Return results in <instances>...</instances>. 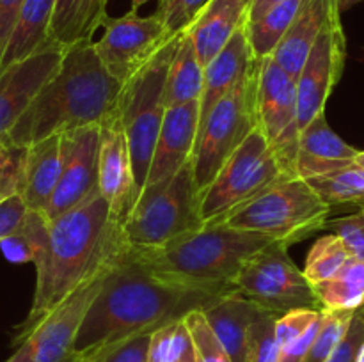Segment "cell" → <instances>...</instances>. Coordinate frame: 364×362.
<instances>
[{
	"label": "cell",
	"mask_w": 364,
	"mask_h": 362,
	"mask_svg": "<svg viewBox=\"0 0 364 362\" xmlns=\"http://www.w3.org/2000/svg\"><path fill=\"white\" fill-rule=\"evenodd\" d=\"M148 2H149V0H132V9L130 11L137 13L139 7H142V6H144V4H148Z\"/></svg>",
	"instance_id": "47"
},
{
	"label": "cell",
	"mask_w": 364,
	"mask_h": 362,
	"mask_svg": "<svg viewBox=\"0 0 364 362\" xmlns=\"http://www.w3.org/2000/svg\"><path fill=\"white\" fill-rule=\"evenodd\" d=\"M173 35L156 13L139 16L130 11L121 18H107L102 38L95 41V50L105 70L124 85Z\"/></svg>",
	"instance_id": "13"
},
{
	"label": "cell",
	"mask_w": 364,
	"mask_h": 362,
	"mask_svg": "<svg viewBox=\"0 0 364 362\" xmlns=\"http://www.w3.org/2000/svg\"><path fill=\"white\" fill-rule=\"evenodd\" d=\"M327 229L343 240L350 256L364 261V208L352 215L327 220Z\"/></svg>",
	"instance_id": "39"
},
{
	"label": "cell",
	"mask_w": 364,
	"mask_h": 362,
	"mask_svg": "<svg viewBox=\"0 0 364 362\" xmlns=\"http://www.w3.org/2000/svg\"><path fill=\"white\" fill-rule=\"evenodd\" d=\"M235 286H210L171 275L139 259L127 243L114 259L103 286L78 330L80 357L114 341L153 332L192 311H203Z\"/></svg>",
	"instance_id": "1"
},
{
	"label": "cell",
	"mask_w": 364,
	"mask_h": 362,
	"mask_svg": "<svg viewBox=\"0 0 364 362\" xmlns=\"http://www.w3.org/2000/svg\"><path fill=\"white\" fill-rule=\"evenodd\" d=\"M347 41L340 18L329 23L309 52L297 75V124L299 133L318 114L326 112V103L343 73Z\"/></svg>",
	"instance_id": "15"
},
{
	"label": "cell",
	"mask_w": 364,
	"mask_h": 362,
	"mask_svg": "<svg viewBox=\"0 0 364 362\" xmlns=\"http://www.w3.org/2000/svg\"><path fill=\"white\" fill-rule=\"evenodd\" d=\"M148 362H198L185 318L167 323L151 334Z\"/></svg>",
	"instance_id": "32"
},
{
	"label": "cell",
	"mask_w": 364,
	"mask_h": 362,
	"mask_svg": "<svg viewBox=\"0 0 364 362\" xmlns=\"http://www.w3.org/2000/svg\"><path fill=\"white\" fill-rule=\"evenodd\" d=\"M25 148H11V146H0V183L13 176L21 169Z\"/></svg>",
	"instance_id": "44"
},
{
	"label": "cell",
	"mask_w": 364,
	"mask_h": 362,
	"mask_svg": "<svg viewBox=\"0 0 364 362\" xmlns=\"http://www.w3.org/2000/svg\"><path fill=\"white\" fill-rule=\"evenodd\" d=\"M359 149L348 146L327 124L326 112L318 114L299 133L295 176L302 180L323 176L352 165Z\"/></svg>",
	"instance_id": "19"
},
{
	"label": "cell",
	"mask_w": 364,
	"mask_h": 362,
	"mask_svg": "<svg viewBox=\"0 0 364 362\" xmlns=\"http://www.w3.org/2000/svg\"><path fill=\"white\" fill-rule=\"evenodd\" d=\"M109 0H55L50 34L57 45L68 46L92 41V35L103 27Z\"/></svg>",
	"instance_id": "26"
},
{
	"label": "cell",
	"mask_w": 364,
	"mask_h": 362,
	"mask_svg": "<svg viewBox=\"0 0 364 362\" xmlns=\"http://www.w3.org/2000/svg\"><path fill=\"white\" fill-rule=\"evenodd\" d=\"M63 170V133L50 135L25 148L20 195L32 212H45Z\"/></svg>",
	"instance_id": "22"
},
{
	"label": "cell",
	"mask_w": 364,
	"mask_h": 362,
	"mask_svg": "<svg viewBox=\"0 0 364 362\" xmlns=\"http://www.w3.org/2000/svg\"><path fill=\"white\" fill-rule=\"evenodd\" d=\"M259 59L252 64L237 87L224 96L198 131L192 156L199 195L212 185L231 155L258 130L256 124V89Z\"/></svg>",
	"instance_id": "9"
},
{
	"label": "cell",
	"mask_w": 364,
	"mask_h": 362,
	"mask_svg": "<svg viewBox=\"0 0 364 362\" xmlns=\"http://www.w3.org/2000/svg\"><path fill=\"white\" fill-rule=\"evenodd\" d=\"M20 177H21V169L0 183V201H4L6 197L13 195L14 192H18V188H20Z\"/></svg>",
	"instance_id": "46"
},
{
	"label": "cell",
	"mask_w": 364,
	"mask_h": 362,
	"mask_svg": "<svg viewBox=\"0 0 364 362\" xmlns=\"http://www.w3.org/2000/svg\"><path fill=\"white\" fill-rule=\"evenodd\" d=\"M258 57L249 45L245 25L235 32L226 46L206 64L205 67V89L199 99V128L205 124L217 103L230 94L238 82L247 75Z\"/></svg>",
	"instance_id": "21"
},
{
	"label": "cell",
	"mask_w": 364,
	"mask_h": 362,
	"mask_svg": "<svg viewBox=\"0 0 364 362\" xmlns=\"http://www.w3.org/2000/svg\"><path fill=\"white\" fill-rule=\"evenodd\" d=\"M235 286L242 295L277 314L297 309L326 311L313 284L288 256L287 245L277 241L249 259Z\"/></svg>",
	"instance_id": "10"
},
{
	"label": "cell",
	"mask_w": 364,
	"mask_h": 362,
	"mask_svg": "<svg viewBox=\"0 0 364 362\" xmlns=\"http://www.w3.org/2000/svg\"><path fill=\"white\" fill-rule=\"evenodd\" d=\"M364 344V305L354 312L343 339L333 351L327 362H358L359 351Z\"/></svg>",
	"instance_id": "41"
},
{
	"label": "cell",
	"mask_w": 364,
	"mask_h": 362,
	"mask_svg": "<svg viewBox=\"0 0 364 362\" xmlns=\"http://www.w3.org/2000/svg\"><path fill=\"white\" fill-rule=\"evenodd\" d=\"M262 311V305L240 291L223 295L203 309L210 327L230 353L231 362H247L251 327Z\"/></svg>",
	"instance_id": "24"
},
{
	"label": "cell",
	"mask_w": 364,
	"mask_h": 362,
	"mask_svg": "<svg viewBox=\"0 0 364 362\" xmlns=\"http://www.w3.org/2000/svg\"><path fill=\"white\" fill-rule=\"evenodd\" d=\"M306 181L329 206L355 204L364 208V170L354 163Z\"/></svg>",
	"instance_id": "31"
},
{
	"label": "cell",
	"mask_w": 364,
	"mask_h": 362,
	"mask_svg": "<svg viewBox=\"0 0 364 362\" xmlns=\"http://www.w3.org/2000/svg\"><path fill=\"white\" fill-rule=\"evenodd\" d=\"M153 332H139L96 348L91 353L84 355L82 362H148L149 341Z\"/></svg>",
	"instance_id": "35"
},
{
	"label": "cell",
	"mask_w": 364,
	"mask_h": 362,
	"mask_svg": "<svg viewBox=\"0 0 364 362\" xmlns=\"http://www.w3.org/2000/svg\"><path fill=\"white\" fill-rule=\"evenodd\" d=\"M256 124L267 141L274 146L288 172L295 176L299 142L297 80L272 57L259 59Z\"/></svg>",
	"instance_id": "12"
},
{
	"label": "cell",
	"mask_w": 364,
	"mask_h": 362,
	"mask_svg": "<svg viewBox=\"0 0 364 362\" xmlns=\"http://www.w3.org/2000/svg\"><path fill=\"white\" fill-rule=\"evenodd\" d=\"M281 314L263 309L251 327L247 362H279V344L276 339V322Z\"/></svg>",
	"instance_id": "36"
},
{
	"label": "cell",
	"mask_w": 364,
	"mask_h": 362,
	"mask_svg": "<svg viewBox=\"0 0 364 362\" xmlns=\"http://www.w3.org/2000/svg\"><path fill=\"white\" fill-rule=\"evenodd\" d=\"M123 84L100 60L95 41L68 46L57 73L6 138L11 148H28L50 135L102 124L117 110Z\"/></svg>",
	"instance_id": "3"
},
{
	"label": "cell",
	"mask_w": 364,
	"mask_h": 362,
	"mask_svg": "<svg viewBox=\"0 0 364 362\" xmlns=\"http://www.w3.org/2000/svg\"><path fill=\"white\" fill-rule=\"evenodd\" d=\"M354 165L361 167V169L364 170V151H359L358 156L354 158Z\"/></svg>",
	"instance_id": "48"
},
{
	"label": "cell",
	"mask_w": 364,
	"mask_h": 362,
	"mask_svg": "<svg viewBox=\"0 0 364 362\" xmlns=\"http://www.w3.org/2000/svg\"><path fill=\"white\" fill-rule=\"evenodd\" d=\"M313 287L326 311H358L364 305V261L350 256L340 272Z\"/></svg>",
	"instance_id": "28"
},
{
	"label": "cell",
	"mask_w": 364,
	"mask_h": 362,
	"mask_svg": "<svg viewBox=\"0 0 364 362\" xmlns=\"http://www.w3.org/2000/svg\"><path fill=\"white\" fill-rule=\"evenodd\" d=\"M23 4L25 0H0V60L6 52L7 41L13 34V28L16 25Z\"/></svg>",
	"instance_id": "43"
},
{
	"label": "cell",
	"mask_w": 364,
	"mask_h": 362,
	"mask_svg": "<svg viewBox=\"0 0 364 362\" xmlns=\"http://www.w3.org/2000/svg\"><path fill=\"white\" fill-rule=\"evenodd\" d=\"M304 0H283L256 21H245L249 45L258 59L270 57L290 28Z\"/></svg>",
	"instance_id": "30"
},
{
	"label": "cell",
	"mask_w": 364,
	"mask_h": 362,
	"mask_svg": "<svg viewBox=\"0 0 364 362\" xmlns=\"http://www.w3.org/2000/svg\"><path fill=\"white\" fill-rule=\"evenodd\" d=\"M205 226L192 160L173 177L146 187L121 224L127 245L155 248Z\"/></svg>",
	"instance_id": "5"
},
{
	"label": "cell",
	"mask_w": 364,
	"mask_h": 362,
	"mask_svg": "<svg viewBox=\"0 0 364 362\" xmlns=\"http://www.w3.org/2000/svg\"><path fill=\"white\" fill-rule=\"evenodd\" d=\"M336 18H340V0H304L290 28L270 57L297 80L311 48Z\"/></svg>",
	"instance_id": "20"
},
{
	"label": "cell",
	"mask_w": 364,
	"mask_h": 362,
	"mask_svg": "<svg viewBox=\"0 0 364 362\" xmlns=\"http://www.w3.org/2000/svg\"><path fill=\"white\" fill-rule=\"evenodd\" d=\"M28 213V206L25 204L20 192H14L13 195L0 201V241L6 240L9 234H13Z\"/></svg>",
	"instance_id": "42"
},
{
	"label": "cell",
	"mask_w": 364,
	"mask_h": 362,
	"mask_svg": "<svg viewBox=\"0 0 364 362\" xmlns=\"http://www.w3.org/2000/svg\"><path fill=\"white\" fill-rule=\"evenodd\" d=\"M206 2L208 0H160L156 14L171 34H178L192 23Z\"/></svg>",
	"instance_id": "38"
},
{
	"label": "cell",
	"mask_w": 364,
	"mask_h": 362,
	"mask_svg": "<svg viewBox=\"0 0 364 362\" xmlns=\"http://www.w3.org/2000/svg\"><path fill=\"white\" fill-rule=\"evenodd\" d=\"M181 32L174 34L166 46L123 85L117 112L127 133L134 163L137 199L144 190L160 128L166 116V80L171 60L176 52Z\"/></svg>",
	"instance_id": "7"
},
{
	"label": "cell",
	"mask_w": 364,
	"mask_h": 362,
	"mask_svg": "<svg viewBox=\"0 0 364 362\" xmlns=\"http://www.w3.org/2000/svg\"><path fill=\"white\" fill-rule=\"evenodd\" d=\"M53 7L55 0H25L0 60V71L57 45L50 34Z\"/></svg>",
	"instance_id": "25"
},
{
	"label": "cell",
	"mask_w": 364,
	"mask_h": 362,
	"mask_svg": "<svg viewBox=\"0 0 364 362\" xmlns=\"http://www.w3.org/2000/svg\"><path fill=\"white\" fill-rule=\"evenodd\" d=\"M66 48L53 45L0 71V146L46 82L57 73Z\"/></svg>",
	"instance_id": "16"
},
{
	"label": "cell",
	"mask_w": 364,
	"mask_h": 362,
	"mask_svg": "<svg viewBox=\"0 0 364 362\" xmlns=\"http://www.w3.org/2000/svg\"><path fill=\"white\" fill-rule=\"evenodd\" d=\"M358 362H364V344H363L361 351H359V357H358Z\"/></svg>",
	"instance_id": "49"
},
{
	"label": "cell",
	"mask_w": 364,
	"mask_h": 362,
	"mask_svg": "<svg viewBox=\"0 0 364 362\" xmlns=\"http://www.w3.org/2000/svg\"><path fill=\"white\" fill-rule=\"evenodd\" d=\"M124 243L121 224L100 190L77 208L50 220L48 251L36 266L34 300L18 327L14 346L71 293L109 268Z\"/></svg>",
	"instance_id": "2"
},
{
	"label": "cell",
	"mask_w": 364,
	"mask_h": 362,
	"mask_svg": "<svg viewBox=\"0 0 364 362\" xmlns=\"http://www.w3.org/2000/svg\"><path fill=\"white\" fill-rule=\"evenodd\" d=\"M333 206L322 201L302 177H290L238 208L217 224L255 231L291 247L318 231L327 229Z\"/></svg>",
	"instance_id": "6"
},
{
	"label": "cell",
	"mask_w": 364,
	"mask_h": 362,
	"mask_svg": "<svg viewBox=\"0 0 364 362\" xmlns=\"http://www.w3.org/2000/svg\"><path fill=\"white\" fill-rule=\"evenodd\" d=\"M100 144L102 131L98 124L63 133V170L43 212L46 219L64 215L100 190Z\"/></svg>",
	"instance_id": "14"
},
{
	"label": "cell",
	"mask_w": 364,
	"mask_h": 362,
	"mask_svg": "<svg viewBox=\"0 0 364 362\" xmlns=\"http://www.w3.org/2000/svg\"><path fill=\"white\" fill-rule=\"evenodd\" d=\"M50 220L45 213L28 209L21 226L0 241L4 256L13 263H34L38 266L48 251Z\"/></svg>",
	"instance_id": "29"
},
{
	"label": "cell",
	"mask_w": 364,
	"mask_h": 362,
	"mask_svg": "<svg viewBox=\"0 0 364 362\" xmlns=\"http://www.w3.org/2000/svg\"><path fill=\"white\" fill-rule=\"evenodd\" d=\"M283 0H249L247 7V21H256L263 14L269 13L274 6L281 4Z\"/></svg>",
	"instance_id": "45"
},
{
	"label": "cell",
	"mask_w": 364,
	"mask_h": 362,
	"mask_svg": "<svg viewBox=\"0 0 364 362\" xmlns=\"http://www.w3.org/2000/svg\"><path fill=\"white\" fill-rule=\"evenodd\" d=\"M249 0H208L185 28L203 66L230 43L247 21Z\"/></svg>",
	"instance_id": "23"
},
{
	"label": "cell",
	"mask_w": 364,
	"mask_h": 362,
	"mask_svg": "<svg viewBox=\"0 0 364 362\" xmlns=\"http://www.w3.org/2000/svg\"><path fill=\"white\" fill-rule=\"evenodd\" d=\"M291 176L265 135L255 130L201 194L203 222L217 224Z\"/></svg>",
	"instance_id": "8"
},
{
	"label": "cell",
	"mask_w": 364,
	"mask_h": 362,
	"mask_svg": "<svg viewBox=\"0 0 364 362\" xmlns=\"http://www.w3.org/2000/svg\"><path fill=\"white\" fill-rule=\"evenodd\" d=\"M205 89V66L187 32H181L166 80V106L199 102Z\"/></svg>",
	"instance_id": "27"
},
{
	"label": "cell",
	"mask_w": 364,
	"mask_h": 362,
	"mask_svg": "<svg viewBox=\"0 0 364 362\" xmlns=\"http://www.w3.org/2000/svg\"><path fill=\"white\" fill-rule=\"evenodd\" d=\"M199 131V102L183 103L166 110L159 141L153 151L146 187L173 177L194 156Z\"/></svg>",
	"instance_id": "18"
},
{
	"label": "cell",
	"mask_w": 364,
	"mask_h": 362,
	"mask_svg": "<svg viewBox=\"0 0 364 362\" xmlns=\"http://www.w3.org/2000/svg\"><path fill=\"white\" fill-rule=\"evenodd\" d=\"M355 311H326L322 327L306 355L304 362H327L347 332Z\"/></svg>",
	"instance_id": "34"
},
{
	"label": "cell",
	"mask_w": 364,
	"mask_h": 362,
	"mask_svg": "<svg viewBox=\"0 0 364 362\" xmlns=\"http://www.w3.org/2000/svg\"><path fill=\"white\" fill-rule=\"evenodd\" d=\"M348 258H350V252L343 240L334 233L326 234L311 245L302 272L306 279L315 286L340 272Z\"/></svg>",
	"instance_id": "33"
},
{
	"label": "cell",
	"mask_w": 364,
	"mask_h": 362,
	"mask_svg": "<svg viewBox=\"0 0 364 362\" xmlns=\"http://www.w3.org/2000/svg\"><path fill=\"white\" fill-rule=\"evenodd\" d=\"M110 266L48 312L16 344V351L6 362H82V357L75 348L78 330L89 305L102 290Z\"/></svg>",
	"instance_id": "11"
},
{
	"label": "cell",
	"mask_w": 364,
	"mask_h": 362,
	"mask_svg": "<svg viewBox=\"0 0 364 362\" xmlns=\"http://www.w3.org/2000/svg\"><path fill=\"white\" fill-rule=\"evenodd\" d=\"M322 312L323 311H311V309H297V311L281 314L276 322V339L279 350L302 336L320 318Z\"/></svg>",
	"instance_id": "40"
},
{
	"label": "cell",
	"mask_w": 364,
	"mask_h": 362,
	"mask_svg": "<svg viewBox=\"0 0 364 362\" xmlns=\"http://www.w3.org/2000/svg\"><path fill=\"white\" fill-rule=\"evenodd\" d=\"M185 323H187L192 341H194L198 362H231L230 353L223 346L219 337L215 336L203 311L198 309V311L188 312L185 316Z\"/></svg>",
	"instance_id": "37"
},
{
	"label": "cell",
	"mask_w": 364,
	"mask_h": 362,
	"mask_svg": "<svg viewBox=\"0 0 364 362\" xmlns=\"http://www.w3.org/2000/svg\"><path fill=\"white\" fill-rule=\"evenodd\" d=\"M100 192L109 202L114 219L123 224L137 202V190L130 146L117 110L100 124Z\"/></svg>",
	"instance_id": "17"
},
{
	"label": "cell",
	"mask_w": 364,
	"mask_h": 362,
	"mask_svg": "<svg viewBox=\"0 0 364 362\" xmlns=\"http://www.w3.org/2000/svg\"><path fill=\"white\" fill-rule=\"evenodd\" d=\"M270 243L272 238L262 233L206 224L162 247H128L139 259L171 275L210 286H235L249 259Z\"/></svg>",
	"instance_id": "4"
}]
</instances>
